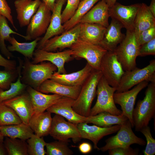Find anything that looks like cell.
I'll use <instances>...</instances> for the list:
<instances>
[{
    "label": "cell",
    "mask_w": 155,
    "mask_h": 155,
    "mask_svg": "<svg viewBox=\"0 0 155 155\" xmlns=\"http://www.w3.org/2000/svg\"><path fill=\"white\" fill-rule=\"evenodd\" d=\"M57 67L50 62L43 61L33 64L28 58L23 61L21 71L22 82L37 90L46 80L51 79Z\"/></svg>",
    "instance_id": "cell-1"
},
{
    "label": "cell",
    "mask_w": 155,
    "mask_h": 155,
    "mask_svg": "<svg viewBox=\"0 0 155 155\" xmlns=\"http://www.w3.org/2000/svg\"><path fill=\"white\" fill-rule=\"evenodd\" d=\"M147 86L145 97L138 100L132 113L134 127L137 131L148 126L155 117V82H151Z\"/></svg>",
    "instance_id": "cell-2"
},
{
    "label": "cell",
    "mask_w": 155,
    "mask_h": 155,
    "mask_svg": "<svg viewBox=\"0 0 155 155\" xmlns=\"http://www.w3.org/2000/svg\"><path fill=\"white\" fill-rule=\"evenodd\" d=\"M102 76L100 70L94 69L82 86L79 95L72 105L73 110L78 114L86 117L89 116L97 85Z\"/></svg>",
    "instance_id": "cell-3"
},
{
    "label": "cell",
    "mask_w": 155,
    "mask_h": 155,
    "mask_svg": "<svg viewBox=\"0 0 155 155\" xmlns=\"http://www.w3.org/2000/svg\"><path fill=\"white\" fill-rule=\"evenodd\" d=\"M116 88L110 86L102 76L98 84L96 94L97 99L90 110L89 115L93 116L102 112H106L114 115L122 114L115 103L113 95Z\"/></svg>",
    "instance_id": "cell-4"
},
{
    "label": "cell",
    "mask_w": 155,
    "mask_h": 155,
    "mask_svg": "<svg viewBox=\"0 0 155 155\" xmlns=\"http://www.w3.org/2000/svg\"><path fill=\"white\" fill-rule=\"evenodd\" d=\"M139 48L134 30H126L124 38L114 51L125 71L136 67Z\"/></svg>",
    "instance_id": "cell-5"
},
{
    "label": "cell",
    "mask_w": 155,
    "mask_h": 155,
    "mask_svg": "<svg viewBox=\"0 0 155 155\" xmlns=\"http://www.w3.org/2000/svg\"><path fill=\"white\" fill-rule=\"evenodd\" d=\"M144 81L155 82V60L153 59L146 67L125 71L119 84L116 88V92H121L129 90Z\"/></svg>",
    "instance_id": "cell-6"
},
{
    "label": "cell",
    "mask_w": 155,
    "mask_h": 155,
    "mask_svg": "<svg viewBox=\"0 0 155 155\" xmlns=\"http://www.w3.org/2000/svg\"><path fill=\"white\" fill-rule=\"evenodd\" d=\"M73 58H84L94 69L100 70V64L107 51L101 46L84 41L79 38L70 48Z\"/></svg>",
    "instance_id": "cell-7"
},
{
    "label": "cell",
    "mask_w": 155,
    "mask_h": 155,
    "mask_svg": "<svg viewBox=\"0 0 155 155\" xmlns=\"http://www.w3.org/2000/svg\"><path fill=\"white\" fill-rule=\"evenodd\" d=\"M131 124L129 120L121 125L117 134L105 140L106 144L100 148L104 152L115 148H127L133 144L144 146L146 142L143 139L137 136L133 132Z\"/></svg>",
    "instance_id": "cell-8"
},
{
    "label": "cell",
    "mask_w": 155,
    "mask_h": 155,
    "mask_svg": "<svg viewBox=\"0 0 155 155\" xmlns=\"http://www.w3.org/2000/svg\"><path fill=\"white\" fill-rule=\"evenodd\" d=\"M51 12L42 2L27 26L24 38L26 40H34L45 33L50 22Z\"/></svg>",
    "instance_id": "cell-9"
},
{
    "label": "cell",
    "mask_w": 155,
    "mask_h": 155,
    "mask_svg": "<svg viewBox=\"0 0 155 155\" xmlns=\"http://www.w3.org/2000/svg\"><path fill=\"white\" fill-rule=\"evenodd\" d=\"M49 135L58 140L69 142V139L71 138L74 143L82 139L77 124L66 121L64 117L56 114L52 118Z\"/></svg>",
    "instance_id": "cell-10"
},
{
    "label": "cell",
    "mask_w": 155,
    "mask_h": 155,
    "mask_svg": "<svg viewBox=\"0 0 155 155\" xmlns=\"http://www.w3.org/2000/svg\"><path fill=\"white\" fill-rule=\"evenodd\" d=\"M100 70L108 84L116 88L125 72L114 51H107L103 57Z\"/></svg>",
    "instance_id": "cell-11"
},
{
    "label": "cell",
    "mask_w": 155,
    "mask_h": 155,
    "mask_svg": "<svg viewBox=\"0 0 155 155\" xmlns=\"http://www.w3.org/2000/svg\"><path fill=\"white\" fill-rule=\"evenodd\" d=\"M148 84V82L144 81L135 86L131 90L121 92H115L114 93L113 98L115 103L120 106L122 114L127 118L133 127L134 126L132 113L137 97Z\"/></svg>",
    "instance_id": "cell-12"
},
{
    "label": "cell",
    "mask_w": 155,
    "mask_h": 155,
    "mask_svg": "<svg viewBox=\"0 0 155 155\" xmlns=\"http://www.w3.org/2000/svg\"><path fill=\"white\" fill-rule=\"evenodd\" d=\"M72 54V51L70 49L57 52L47 51L42 49H36L34 52L31 62L33 64L46 61L50 62L57 67V73L64 74L66 73L65 64L74 58Z\"/></svg>",
    "instance_id": "cell-13"
},
{
    "label": "cell",
    "mask_w": 155,
    "mask_h": 155,
    "mask_svg": "<svg viewBox=\"0 0 155 155\" xmlns=\"http://www.w3.org/2000/svg\"><path fill=\"white\" fill-rule=\"evenodd\" d=\"M140 4L125 5L116 2L109 8L110 17L119 22L126 30H134V21Z\"/></svg>",
    "instance_id": "cell-14"
},
{
    "label": "cell",
    "mask_w": 155,
    "mask_h": 155,
    "mask_svg": "<svg viewBox=\"0 0 155 155\" xmlns=\"http://www.w3.org/2000/svg\"><path fill=\"white\" fill-rule=\"evenodd\" d=\"M80 23L61 34L55 36L48 40L42 49L49 52L62 50L69 48L79 38Z\"/></svg>",
    "instance_id": "cell-15"
},
{
    "label": "cell",
    "mask_w": 155,
    "mask_h": 155,
    "mask_svg": "<svg viewBox=\"0 0 155 155\" xmlns=\"http://www.w3.org/2000/svg\"><path fill=\"white\" fill-rule=\"evenodd\" d=\"M2 102L12 108L22 122L25 124H28L30 119L34 114L30 97L26 90L17 96Z\"/></svg>",
    "instance_id": "cell-16"
},
{
    "label": "cell",
    "mask_w": 155,
    "mask_h": 155,
    "mask_svg": "<svg viewBox=\"0 0 155 155\" xmlns=\"http://www.w3.org/2000/svg\"><path fill=\"white\" fill-rule=\"evenodd\" d=\"M77 126L81 138L87 139L92 141L94 148L99 150L100 148L97 146L99 141L104 136L117 132L121 125L102 127L94 125H89L86 122H82L78 124Z\"/></svg>",
    "instance_id": "cell-17"
},
{
    "label": "cell",
    "mask_w": 155,
    "mask_h": 155,
    "mask_svg": "<svg viewBox=\"0 0 155 155\" xmlns=\"http://www.w3.org/2000/svg\"><path fill=\"white\" fill-rule=\"evenodd\" d=\"M67 0H56L50 22L44 36L38 42L36 48L41 49L45 42L53 37L60 34L65 30L62 22L61 13L63 7Z\"/></svg>",
    "instance_id": "cell-18"
},
{
    "label": "cell",
    "mask_w": 155,
    "mask_h": 155,
    "mask_svg": "<svg viewBox=\"0 0 155 155\" xmlns=\"http://www.w3.org/2000/svg\"><path fill=\"white\" fill-rule=\"evenodd\" d=\"M74 100L69 97L63 96L46 110L51 113L59 115L66 119L68 121L76 124L85 122L86 117L78 114L72 108Z\"/></svg>",
    "instance_id": "cell-19"
},
{
    "label": "cell",
    "mask_w": 155,
    "mask_h": 155,
    "mask_svg": "<svg viewBox=\"0 0 155 155\" xmlns=\"http://www.w3.org/2000/svg\"><path fill=\"white\" fill-rule=\"evenodd\" d=\"M93 70L87 63L82 69L76 72L61 74L55 71L50 79L67 86H82Z\"/></svg>",
    "instance_id": "cell-20"
},
{
    "label": "cell",
    "mask_w": 155,
    "mask_h": 155,
    "mask_svg": "<svg viewBox=\"0 0 155 155\" xmlns=\"http://www.w3.org/2000/svg\"><path fill=\"white\" fill-rule=\"evenodd\" d=\"M42 2L41 0H16L14 1L17 19L21 27L28 25Z\"/></svg>",
    "instance_id": "cell-21"
},
{
    "label": "cell",
    "mask_w": 155,
    "mask_h": 155,
    "mask_svg": "<svg viewBox=\"0 0 155 155\" xmlns=\"http://www.w3.org/2000/svg\"><path fill=\"white\" fill-rule=\"evenodd\" d=\"M109 17V7L106 0H100L82 18L79 23L96 24L106 28Z\"/></svg>",
    "instance_id": "cell-22"
},
{
    "label": "cell",
    "mask_w": 155,
    "mask_h": 155,
    "mask_svg": "<svg viewBox=\"0 0 155 155\" xmlns=\"http://www.w3.org/2000/svg\"><path fill=\"white\" fill-rule=\"evenodd\" d=\"M26 91L30 97L35 114L44 112L63 96L55 94L50 95L43 93L28 86Z\"/></svg>",
    "instance_id": "cell-23"
},
{
    "label": "cell",
    "mask_w": 155,
    "mask_h": 155,
    "mask_svg": "<svg viewBox=\"0 0 155 155\" xmlns=\"http://www.w3.org/2000/svg\"><path fill=\"white\" fill-rule=\"evenodd\" d=\"M123 28L119 22L112 19L111 23L106 28L103 40L99 45L107 51H114L125 37V34L121 32Z\"/></svg>",
    "instance_id": "cell-24"
},
{
    "label": "cell",
    "mask_w": 155,
    "mask_h": 155,
    "mask_svg": "<svg viewBox=\"0 0 155 155\" xmlns=\"http://www.w3.org/2000/svg\"><path fill=\"white\" fill-rule=\"evenodd\" d=\"M81 87L67 86L49 79L43 82L37 90L43 93H52L75 100L79 95Z\"/></svg>",
    "instance_id": "cell-25"
},
{
    "label": "cell",
    "mask_w": 155,
    "mask_h": 155,
    "mask_svg": "<svg viewBox=\"0 0 155 155\" xmlns=\"http://www.w3.org/2000/svg\"><path fill=\"white\" fill-rule=\"evenodd\" d=\"M80 23L79 38L88 43L99 45L103 40L106 28L96 24Z\"/></svg>",
    "instance_id": "cell-26"
},
{
    "label": "cell",
    "mask_w": 155,
    "mask_h": 155,
    "mask_svg": "<svg viewBox=\"0 0 155 155\" xmlns=\"http://www.w3.org/2000/svg\"><path fill=\"white\" fill-rule=\"evenodd\" d=\"M52 118L51 113L46 111L34 114L30 119L28 125L35 134L41 137L49 135Z\"/></svg>",
    "instance_id": "cell-27"
},
{
    "label": "cell",
    "mask_w": 155,
    "mask_h": 155,
    "mask_svg": "<svg viewBox=\"0 0 155 155\" xmlns=\"http://www.w3.org/2000/svg\"><path fill=\"white\" fill-rule=\"evenodd\" d=\"M128 120L121 114L114 115L106 112H102L96 115L86 117L85 122L91 123L102 127H107L116 125H121Z\"/></svg>",
    "instance_id": "cell-28"
},
{
    "label": "cell",
    "mask_w": 155,
    "mask_h": 155,
    "mask_svg": "<svg viewBox=\"0 0 155 155\" xmlns=\"http://www.w3.org/2000/svg\"><path fill=\"white\" fill-rule=\"evenodd\" d=\"M154 26L155 17L146 4L141 3L134 23V31L136 38L142 32Z\"/></svg>",
    "instance_id": "cell-29"
},
{
    "label": "cell",
    "mask_w": 155,
    "mask_h": 155,
    "mask_svg": "<svg viewBox=\"0 0 155 155\" xmlns=\"http://www.w3.org/2000/svg\"><path fill=\"white\" fill-rule=\"evenodd\" d=\"M0 130L4 137L26 141L34 134L29 125L23 122L18 124L0 126Z\"/></svg>",
    "instance_id": "cell-30"
},
{
    "label": "cell",
    "mask_w": 155,
    "mask_h": 155,
    "mask_svg": "<svg viewBox=\"0 0 155 155\" xmlns=\"http://www.w3.org/2000/svg\"><path fill=\"white\" fill-rule=\"evenodd\" d=\"M19 64L17 67L18 76L16 81L10 84L9 88L7 90H4L0 88V102L11 99L17 96L26 90L27 85L23 83L21 81V71L23 61L18 59Z\"/></svg>",
    "instance_id": "cell-31"
},
{
    "label": "cell",
    "mask_w": 155,
    "mask_h": 155,
    "mask_svg": "<svg viewBox=\"0 0 155 155\" xmlns=\"http://www.w3.org/2000/svg\"><path fill=\"white\" fill-rule=\"evenodd\" d=\"M40 38H38L30 42H20L13 36H10L8 41L11 45L7 48L10 52L17 51L22 55L25 58L32 59L35 49Z\"/></svg>",
    "instance_id": "cell-32"
},
{
    "label": "cell",
    "mask_w": 155,
    "mask_h": 155,
    "mask_svg": "<svg viewBox=\"0 0 155 155\" xmlns=\"http://www.w3.org/2000/svg\"><path fill=\"white\" fill-rule=\"evenodd\" d=\"M7 19L5 16L0 14V49L2 54L9 59L13 56L7 49L5 41H8L11 34L18 35L24 38L25 36L13 31L9 26Z\"/></svg>",
    "instance_id": "cell-33"
},
{
    "label": "cell",
    "mask_w": 155,
    "mask_h": 155,
    "mask_svg": "<svg viewBox=\"0 0 155 155\" xmlns=\"http://www.w3.org/2000/svg\"><path fill=\"white\" fill-rule=\"evenodd\" d=\"M100 0L81 1L74 15L69 20L63 24L65 31L71 29L79 24L82 18L93 7L96 3Z\"/></svg>",
    "instance_id": "cell-34"
},
{
    "label": "cell",
    "mask_w": 155,
    "mask_h": 155,
    "mask_svg": "<svg viewBox=\"0 0 155 155\" xmlns=\"http://www.w3.org/2000/svg\"><path fill=\"white\" fill-rule=\"evenodd\" d=\"M3 144L8 155H28L26 140L6 137Z\"/></svg>",
    "instance_id": "cell-35"
},
{
    "label": "cell",
    "mask_w": 155,
    "mask_h": 155,
    "mask_svg": "<svg viewBox=\"0 0 155 155\" xmlns=\"http://www.w3.org/2000/svg\"><path fill=\"white\" fill-rule=\"evenodd\" d=\"M22 121L15 111L11 108L0 102V125L20 123Z\"/></svg>",
    "instance_id": "cell-36"
},
{
    "label": "cell",
    "mask_w": 155,
    "mask_h": 155,
    "mask_svg": "<svg viewBox=\"0 0 155 155\" xmlns=\"http://www.w3.org/2000/svg\"><path fill=\"white\" fill-rule=\"evenodd\" d=\"M69 142L61 140L46 143L47 155H71L73 152L68 146Z\"/></svg>",
    "instance_id": "cell-37"
},
{
    "label": "cell",
    "mask_w": 155,
    "mask_h": 155,
    "mask_svg": "<svg viewBox=\"0 0 155 155\" xmlns=\"http://www.w3.org/2000/svg\"><path fill=\"white\" fill-rule=\"evenodd\" d=\"M27 141L28 155H44L46 154L44 148L46 142L43 137H39L35 134Z\"/></svg>",
    "instance_id": "cell-38"
},
{
    "label": "cell",
    "mask_w": 155,
    "mask_h": 155,
    "mask_svg": "<svg viewBox=\"0 0 155 155\" xmlns=\"http://www.w3.org/2000/svg\"><path fill=\"white\" fill-rule=\"evenodd\" d=\"M18 76L17 68L14 70H0V88L4 90L8 89L11 83L16 80Z\"/></svg>",
    "instance_id": "cell-39"
},
{
    "label": "cell",
    "mask_w": 155,
    "mask_h": 155,
    "mask_svg": "<svg viewBox=\"0 0 155 155\" xmlns=\"http://www.w3.org/2000/svg\"><path fill=\"white\" fill-rule=\"evenodd\" d=\"M146 137V146L144 151V155H154L155 154V140L152 137L150 129L148 125L142 128L140 131Z\"/></svg>",
    "instance_id": "cell-40"
},
{
    "label": "cell",
    "mask_w": 155,
    "mask_h": 155,
    "mask_svg": "<svg viewBox=\"0 0 155 155\" xmlns=\"http://www.w3.org/2000/svg\"><path fill=\"white\" fill-rule=\"evenodd\" d=\"M67 5L61 13L62 22L63 24L74 15L81 0H67Z\"/></svg>",
    "instance_id": "cell-41"
},
{
    "label": "cell",
    "mask_w": 155,
    "mask_h": 155,
    "mask_svg": "<svg viewBox=\"0 0 155 155\" xmlns=\"http://www.w3.org/2000/svg\"><path fill=\"white\" fill-rule=\"evenodd\" d=\"M155 55V38L139 46L138 56Z\"/></svg>",
    "instance_id": "cell-42"
},
{
    "label": "cell",
    "mask_w": 155,
    "mask_h": 155,
    "mask_svg": "<svg viewBox=\"0 0 155 155\" xmlns=\"http://www.w3.org/2000/svg\"><path fill=\"white\" fill-rule=\"evenodd\" d=\"M155 38V26L142 32L136 38L139 46Z\"/></svg>",
    "instance_id": "cell-43"
},
{
    "label": "cell",
    "mask_w": 155,
    "mask_h": 155,
    "mask_svg": "<svg viewBox=\"0 0 155 155\" xmlns=\"http://www.w3.org/2000/svg\"><path fill=\"white\" fill-rule=\"evenodd\" d=\"M0 14L8 20L16 30H18L14 25L11 9L6 0H0Z\"/></svg>",
    "instance_id": "cell-44"
},
{
    "label": "cell",
    "mask_w": 155,
    "mask_h": 155,
    "mask_svg": "<svg viewBox=\"0 0 155 155\" xmlns=\"http://www.w3.org/2000/svg\"><path fill=\"white\" fill-rule=\"evenodd\" d=\"M108 151L109 155H137L139 152L138 150L133 149L130 146L115 148Z\"/></svg>",
    "instance_id": "cell-45"
},
{
    "label": "cell",
    "mask_w": 155,
    "mask_h": 155,
    "mask_svg": "<svg viewBox=\"0 0 155 155\" xmlns=\"http://www.w3.org/2000/svg\"><path fill=\"white\" fill-rule=\"evenodd\" d=\"M0 66L4 67L5 69L14 70L16 69V62L14 60L6 59L0 54Z\"/></svg>",
    "instance_id": "cell-46"
},
{
    "label": "cell",
    "mask_w": 155,
    "mask_h": 155,
    "mask_svg": "<svg viewBox=\"0 0 155 155\" xmlns=\"http://www.w3.org/2000/svg\"><path fill=\"white\" fill-rule=\"evenodd\" d=\"M80 151L84 154L90 153L92 150V147L90 144L87 142H83L78 146Z\"/></svg>",
    "instance_id": "cell-47"
},
{
    "label": "cell",
    "mask_w": 155,
    "mask_h": 155,
    "mask_svg": "<svg viewBox=\"0 0 155 155\" xmlns=\"http://www.w3.org/2000/svg\"><path fill=\"white\" fill-rule=\"evenodd\" d=\"M52 12L53 11L56 0H41Z\"/></svg>",
    "instance_id": "cell-48"
},
{
    "label": "cell",
    "mask_w": 155,
    "mask_h": 155,
    "mask_svg": "<svg viewBox=\"0 0 155 155\" xmlns=\"http://www.w3.org/2000/svg\"><path fill=\"white\" fill-rule=\"evenodd\" d=\"M148 8L153 16L155 17V0H151L150 5Z\"/></svg>",
    "instance_id": "cell-49"
},
{
    "label": "cell",
    "mask_w": 155,
    "mask_h": 155,
    "mask_svg": "<svg viewBox=\"0 0 155 155\" xmlns=\"http://www.w3.org/2000/svg\"><path fill=\"white\" fill-rule=\"evenodd\" d=\"M7 154L4 144L2 143L0 144V155H5Z\"/></svg>",
    "instance_id": "cell-50"
},
{
    "label": "cell",
    "mask_w": 155,
    "mask_h": 155,
    "mask_svg": "<svg viewBox=\"0 0 155 155\" xmlns=\"http://www.w3.org/2000/svg\"><path fill=\"white\" fill-rule=\"evenodd\" d=\"M106 1L109 8L112 6L117 2V0H106Z\"/></svg>",
    "instance_id": "cell-51"
},
{
    "label": "cell",
    "mask_w": 155,
    "mask_h": 155,
    "mask_svg": "<svg viewBox=\"0 0 155 155\" xmlns=\"http://www.w3.org/2000/svg\"><path fill=\"white\" fill-rule=\"evenodd\" d=\"M4 136H3L2 134L1 133L0 130V144L3 143L4 142Z\"/></svg>",
    "instance_id": "cell-52"
},
{
    "label": "cell",
    "mask_w": 155,
    "mask_h": 155,
    "mask_svg": "<svg viewBox=\"0 0 155 155\" xmlns=\"http://www.w3.org/2000/svg\"><path fill=\"white\" fill-rule=\"evenodd\" d=\"M81 1L82 0H81Z\"/></svg>",
    "instance_id": "cell-53"
}]
</instances>
